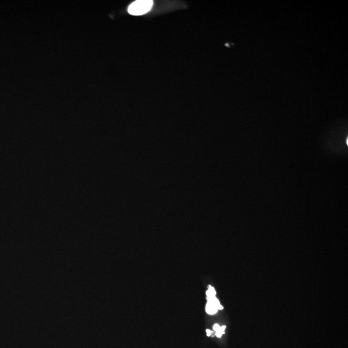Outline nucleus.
<instances>
[{
	"label": "nucleus",
	"instance_id": "obj_4",
	"mask_svg": "<svg viewBox=\"0 0 348 348\" xmlns=\"http://www.w3.org/2000/svg\"><path fill=\"white\" fill-rule=\"evenodd\" d=\"M216 291L213 287L209 286L207 291H206V295H207V298L214 297H216Z\"/></svg>",
	"mask_w": 348,
	"mask_h": 348
},
{
	"label": "nucleus",
	"instance_id": "obj_3",
	"mask_svg": "<svg viewBox=\"0 0 348 348\" xmlns=\"http://www.w3.org/2000/svg\"><path fill=\"white\" fill-rule=\"evenodd\" d=\"M225 328H226V326H225L221 327L220 325L218 324H215L214 326V330L216 332V336L219 337V338L221 337L222 335L224 333Z\"/></svg>",
	"mask_w": 348,
	"mask_h": 348
},
{
	"label": "nucleus",
	"instance_id": "obj_2",
	"mask_svg": "<svg viewBox=\"0 0 348 348\" xmlns=\"http://www.w3.org/2000/svg\"><path fill=\"white\" fill-rule=\"evenodd\" d=\"M208 302L206 306V312L210 315L216 314L218 310H222L223 307L216 297L207 298Z\"/></svg>",
	"mask_w": 348,
	"mask_h": 348
},
{
	"label": "nucleus",
	"instance_id": "obj_5",
	"mask_svg": "<svg viewBox=\"0 0 348 348\" xmlns=\"http://www.w3.org/2000/svg\"><path fill=\"white\" fill-rule=\"evenodd\" d=\"M206 333H207L208 336H210L212 333V331L210 330H206Z\"/></svg>",
	"mask_w": 348,
	"mask_h": 348
},
{
	"label": "nucleus",
	"instance_id": "obj_1",
	"mask_svg": "<svg viewBox=\"0 0 348 348\" xmlns=\"http://www.w3.org/2000/svg\"><path fill=\"white\" fill-rule=\"evenodd\" d=\"M152 6L153 1L151 0H138L130 4L128 8V12L132 15L141 16L149 12Z\"/></svg>",
	"mask_w": 348,
	"mask_h": 348
}]
</instances>
